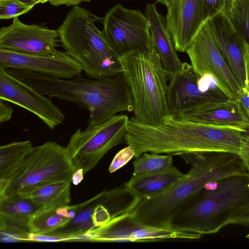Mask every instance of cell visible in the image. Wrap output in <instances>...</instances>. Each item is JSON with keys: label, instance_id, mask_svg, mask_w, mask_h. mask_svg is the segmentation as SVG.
Instances as JSON below:
<instances>
[{"label": "cell", "instance_id": "obj_30", "mask_svg": "<svg viewBox=\"0 0 249 249\" xmlns=\"http://www.w3.org/2000/svg\"><path fill=\"white\" fill-rule=\"evenodd\" d=\"M238 155L242 161L248 173L249 174V130L246 134V137Z\"/></svg>", "mask_w": 249, "mask_h": 249}, {"label": "cell", "instance_id": "obj_11", "mask_svg": "<svg viewBox=\"0 0 249 249\" xmlns=\"http://www.w3.org/2000/svg\"><path fill=\"white\" fill-rule=\"evenodd\" d=\"M229 99L212 78L200 77L188 63L170 77L167 102L171 114Z\"/></svg>", "mask_w": 249, "mask_h": 249}, {"label": "cell", "instance_id": "obj_22", "mask_svg": "<svg viewBox=\"0 0 249 249\" xmlns=\"http://www.w3.org/2000/svg\"><path fill=\"white\" fill-rule=\"evenodd\" d=\"M71 181L50 183L17 196L29 199L41 210H53L69 205Z\"/></svg>", "mask_w": 249, "mask_h": 249}, {"label": "cell", "instance_id": "obj_7", "mask_svg": "<svg viewBox=\"0 0 249 249\" xmlns=\"http://www.w3.org/2000/svg\"><path fill=\"white\" fill-rule=\"evenodd\" d=\"M76 170L66 147L48 141L34 147L8 179L0 180V198L53 182L71 181Z\"/></svg>", "mask_w": 249, "mask_h": 249}, {"label": "cell", "instance_id": "obj_5", "mask_svg": "<svg viewBox=\"0 0 249 249\" xmlns=\"http://www.w3.org/2000/svg\"><path fill=\"white\" fill-rule=\"evenodd\" d=\"M102 20L75 5L56 30L65 52L79 63L88 76L97 79L115 76L124 71L121 57L111 49L95 24Z\"/></svg>", "mask_w": 249, "mask_h": 249}, {"label": "cell", "instance_id": "obj_8", "mask_svg": "<svg viewBox=\"0 0 249 249\" xmlns=\"http://www.w3.org/2000/svg\"><path fill=\"white\" fill-rule=\"evenodd\" d=\"M128 120L126 114H116L102 123L77 129L66 147L76 169L88 173L110 150L125 142Z\"/></svg>", "mask_w": 249, "mask_h": 249}, {"label": "cell", "instance_id": "obj_24", "mask_svg": "<svg viewBox=\"0 0 249 249\" xmlns=\"http://www.w3.org/2000/svg\"><path fill=\"white\" fill-rule=\"evenodd\" d=\"M34 146L30 140L0 147V180L7 179L22 164Z\"/></svg>", "mask_w": 249, "mask_h": 249}, {"label": "cell", "instance_id": "obj_16", "mask_svg": "<svg viewBox=\"0 0 249 249\" xmlns=\"http://www.w3.org/2000/svg\"><path fill=\"white\" fill-rule=\"evenodd\" d=\"M213 41L240 87L246 84L245 41L232 24L225 11L206 19Z\"/></svg>", "mask_w": 249, "mask_h": 249}, {"label": "cell", "instance_id": "obj_28", "mask_svg": "<svg viewBox=\"0 0 249 249\" xmlns=\"http://www.w3.org/2000/svg\"><path fill=\"white\" fill-rule=\"evenodd\" d=\"M134 157L135 152L133 148L127 145L114 156L108 168L109 173H112L121 168Z\"/></svg>", "mask_w": 249, "mask_h": 249}, {"label": "cell", "instance_id": "obj_17", "mask_svg": "<svg viewBox=\"0 0 249 249\" xmlns=\"http://www.w3.org/2000/svg\"><path fill=\"white\" fill-rule=\"evenodd\" d=\"M165 17L177 52H186L207 19L202 0H172Z\"/></svg>", "mask_w": 249, "mask_h": 249}, {"label": "cell", "instance_id": "obj_27", "mask_svg": "<svg viewBox=\"0 0 249 249\" xmlns=\"http://www.w3.org/2000/svg\"><path fill=\"white\" fill-rule=\"evenodd\" d=\"M35 5L21 0H0V19L18 18L28 13Z\"/></svg>", "mask_w": 249, "mask_h": 249}, {"label": "cell", "instance_id": "obj_38", "mask_svg": "<svg viewBox=\"0 0 249 249\" xmlns=\"http://www.w3.org/2000/svg\"><path fill=\"white\" fill-rule=\"evenodd\" d=\"M246 238L249 240V233L246 236Z\"/></svg>", "mask_w": 249, "mask_h": 249}, {"label": "cell", "instance_id": "obj_36", "mask_svg": "<svg viewBox=\"0 0 249 249\" xmlns=\"http://www.w3.org/2000/svg\"><path fill=\"white\" fill-rule=\"evenodd\" d=\"M25 1L29 2L31 3H33L36 4H39V3H45L48 1H49V0H25Z\"/></svg>", "mask_w": 249, "mask_h": 249}, {"label": "cell", "instance_id": "obj_23", "mask_svg": "<svg viewBox=\"0 0 249 249\" xmlns=\"http://www.w3.org/2000/svg\"><path fill=\"white\" fill-rule=\"evenodd\" d=\"M73 218L69 205L56 210H40L31 219L30 233L36 235L49 234L64 228Z\"/></svg>", "mask_w": 249, "mask_h": 249}, {"label": "cell", "instance_id": "obj_32", "mask_svg": "<svg viewBox=\"0 0 249 249\" xmlns=\"http://www.w3.org/2000/svg\"><path fill=\"white\" fill-rule=\"evenodd\" d=\"M13 109L12 107L0 101V123L6 122L11 119Z\"/></svg>", "mask_w": 249, "mask_h": 249}, {"label": "cell", "instance_id": "obj_35", "mask_svg": "<svg viewBox=\"0 0 249 249\" xmlns=\"http://www.w3.org/2000/svg\"><path fill=\"white\" fill-rule=\"evenodd\" d=\"M84 173L82 169H77L74 173L71 179V183L74 185L79 184L83 180Z\"/></svg>", "mask_w": 249, "mask_h": 249}, {"label": "cell", "instance_id": "obj_1", "mask_svg": "<svg viewBox=\"0 0 249 249\" xmlns=\"http://www.w3.org/2000/svg\"><path fill=\"white\" fill-rule=\"evenodd\" d=\"M245 136L244 130L240 128L194 122L170 114L155 125L129 118L124 139L137 158L145 152L172 156L213 152L238 154Z\"/></svg>", "mask_w": 249, "mask_h": 249}, {"label": "cell", "instance_id": "obj_34", "mask_svg": "<svg viewBox=\"0 0 249 249\" xmlns=\"http://www.w3.org/2000/svg\"><path fill=\"white\" fill-rule=\"evenodd\" d=\"M244 60L246 68V84L249 90V44L245 42Z\"/></svg>", "mask_w": 249, "mask_h": 249}, {"label": "cell", "instance_id": "obj_10", "mask_svg": "<svg viewBox=\"0 0 249 249\" xmlns=\"http://www.w3.org/2000/svg\"><path fill=\"white\" fill-rule=\"evenodd\" d=\"M186 53L198 76L212 78L228 98L238 101L241 87L216 47L206 20L192 39Z\"/></svg>", "mask_w": 249, "mask_h": 249}, {"label": "cell", "instance_id": "obj_25", "mask_svg": "<svg viewBox=\"0 0 249 249\" xmlns=\"http://www.w3.org/2000/svg\"><path fill=\"white\" fill-rule=\"evenodd\" d=\"M135 159L133 163L134 175L158 172L173 166L171 155L145 152Z\"/></svg>", "mask_w": 249, "mask_h": 249}, {"label": "cell", "instance_id": "obj_3", "mask_svg": "<svg viewBox=\"0 0 249 249\" xmlns=\"http://www.w3.org/2000/svg\"><path fill=\"white\" fill-rule=\"evenodd\" d=\"M11 76L49 97L74 103L89 112L88 125L102 123L121 112H132L133 104L123 74L104 79L52 77L17 69H5Z\"/></svg>", "mask_w": 249, "mask_h": 249}, {"label": "cell", "instance_id": "obj_29", "mask_svg": "<svg viewBox=\"0 0 249 249\" xmlns=\"http://www.w3.org/2000/svg\"><path fill=\"white\" fill-rule=\"evenodd\" d=\"M231 0H202L207 19L225 11L228 4Z\"/></svg>", "mask_w": 249, "mask_h": 249}, {"label": "cell", "instance_id": "obj_13", "mask_svg": "<svg viewBox=\"0 0 249 249\" xmlns=\"http://www.w3.org/2000/svg\"><path fill=\"white\" fill-rule=\"evenodd\" d=\"M60 42L57 30L36 24L28 25L14 18L0 30V49L28 55L55 54Z\"/></svg>", "mask_w": 249, "mask_h": 249}, {"label": "cell", "instance_id": "obj_33", "mask_svg": "<svg viewBox=\"0 0 249 249\" xmlns=\"http://www.w3.org/2000/svg\"><path fill=\"white\" fill-rule=\"evenodd\" d=\"M91 0H49L50 3L54 6L67 5L75 6L84 2H89Z\"/></svg>", "mask_w": 249, "mask_h": 249}, {"label": "cell", "instance_id": "obj_26", "mask_svg": "<svg viewBox=\"0 0 249 249\" xmlns=\"http://www.w3.org/2000/svg\"><path fill=\"white\" fill-rule=\"evenodd\" d=\"M225 12L235 30L249 44V0H231Z\"/></svg>", "mask_w": 249, "mask_h": 249}, {"label": "cell", "instance_id": "obj_14", "mask_svg": "<svg viewBox=\"0 0 249 249\" xmlns=\"http://www.w3.org/2000/svg\"><path fill=\"white\" fill-rule=\"evenodd\" d=\"M0 100L16 104L38 117L52 129L62 124V111L45 95L0 69Z\"/></svg>", "mask_w": 249, "mask_h": 249}, {"label": "cell", "instance_id": "obj_6", "mask_svg": "<svg viewBox=\"0 0 249 249\" xmlns=\"http://www.w3.org/2000/svg\"><path fill=\"white\" fill-rule=\"evenodd\" d=\"M136 121L155 125L170 114L167 102V75L155 47L121 56Z\"/></svg>", "mask_w": 249, "mask_h": 249}, {"label": "cell", "instance_id": "obj_2", "mask_svg": "<svg viewBox=\"0 0 249 249\" xmlns=\"http://www.w3.org/2000/svg\"><path fill=\"white\" fill-rule=\"evenodd\" d=\"M180 156L190 164L189 171L164 192L142 199L130 213L136 220L152 227L171 228L175 216L208 184L248 173L236 154L196 153Z\"/></svg>", "mask_w": 249, "mask_h": 249}, {"label": "cell", "instance_id": "obj_18", "mask_svg": "<svg viewBox=\"0 0 249 249\" xmlns=\"http://www.w3.org/2000/svg\"><path fill=\"white\" fill-rule=\"evenodd\" d=\"M41 209L29 199L19 196L0 198L2 242L27 241L32 216Z\"/></svg>", "mask_w": 249, "mask_h": 249}, {"label": "cell", "instance_id": "obj_15", "mask_svg": "<svg viewBox=\"0 0 249 249\" xmlns=\"http://www.w3.org/2000/svg\"><path fill=\"white\" fill-rule=\"evenodd\" d=\"M24 70L63 79L81 75L82 67L66 52L28 55L0 49V69Z\"/></svg>", "mask_w": 249, "mask_h": 249}, {"label": "cell", "instance_id": "obj_12", "mask_svg": "<svg viewBox=\"0 0 249 249\" xmlns=\"http://www.w3.org/2000/svg\"><path fill=\"white\" fill-rule=\"evenodd\" d=\"M202 235L172 228L155 227L136 220L131 213L112 219L106 225L89 230L87 240L98 242H147L173 239L196 240Z\"/></svg>", "mask_w": 249, "mask_h": 249}, {"label": "cell", "instance_id": "obj_19", "mask_svg": "<svg viewBox=\"0 0 249 249\" xmlns=\"http://www.w3.org/2000/svg\"><path fill=\"white\" fill-rule=\"evenodd\" d=\"M173 115L194 122L249 130V118L239 101L235 99L186 109Z\"/></svg>", "mask_w": 249, "mask_h": 249}, {"label": "cell", "instance_id": "obj_9", "mask_svg": "<svg viewBox=\"0 0 249 249\" xmlns=\"http://www.w3.org/2000/svg\"><path fill=\"white\" fill-rule=\"evenodd\" d=\"M102 31L108 45L119 56L154 47L149 21L139 10L117 4L103 18Z\"/></svg>", "mask_w": 249, "mask_h": 249}, {"label": "cell", "instance_id": "obj_39", "mask_svg": "<svg viewBox=\"0 0 249 249\" xmlns=\"http://www.w3.org/2000/svg\"><path fill=\"white\" fill-rule=\"evenodd\" d=\"M232 1H235L236 0H231Z\"/></svg>", "mask_w": 249, "mask_h": 249}, {"label": "cell", "instance_id": "obj_21", "mask_svg": "<svg viewBox=\"0 0 249 249\" xmlns=\"http://www.w3.org/2000/svg\"><path fill=\"white\" fill-rule=\"evenodd\" d=\"M183 175L177 168L172 166L158 172L132 175L125 183L142 200L164 192Z\"/></svg>", "mask_w": 249, "mask_h": 249}, {"label": "cell", "instance_id": "obj_37", "mask_svg": "<svg viewBox=\"0 0 249 249\" xmlns=\"http://www.w3.org/2000/svg\"><path fill=\"white\" fill-rule=\"evenodd\" d=\"M156 2L160 3L167 7L170 4L172 0H156Z\"/></svg>", "mask_w": 249, "mask_h": 249}, {"label": "cell", "instance_id": "obj_31", "mask_svg": "<svg viewBox=\"0 0 249 249\" xmlns=\"http://www.w3.org/2000/svg\"><path fill=\"white\" fill-rule=\"evenodd\" d=\"M238 101L249 118V90L246 85L241 87Z\"/></svg>", "mask_w": 249, "mask_h": 249}, {"label": "cell", "instance_id": "obj_4", "mask_svg": "<svg viewBox=\"0 0 249 249\" xmlns=\"http://www.w3.org/2000/svg\"><path fill=\"white\" fill-rule=\"evenodd\" d=\"M249 210V174L208 184L173 218L171 227L201 235L214 234Z\"/></svg>", "mask_w": 249, "mask_h": 249}, {"label": "cell", "instance_id": "obj_20", "mask_svg": "<svg viewBox=\"0 0 249 249\" xmlns=\"http://www.w3.org/2000/svg\"><path fill=\"white\" fill-rule=\"evenodd\" d=\"M150 25V31L163 68L170 77L178 72L183 63L179 58L172 37L167 28L166 18L157 10L156 3H147L144 13Z\"/></svg>", "mask_w": 249, "mask_h": 249}]
</instances>
